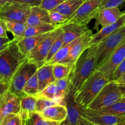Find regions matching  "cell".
<instances>
[{"instance_id":"1","label":"cell","mask_w":125,"mask_h":125,"mask_svg":"<svg viewBox=\"0 0 125 125\" xmlns=\"http://www.w3.org/2000/svg\"><path fill=\"white\" fill-rule=\"evenodd\" d=\"M27 59L20 51L16 40L12 39L0 51V83H9Z\"/></svg>"},{"instance_id":"2","label":"cell","mask_w":125,"mask_h":125,"mask_svg":"<svg viewBox=\"0 0 125 125\" xmlns=\"http://www.w3.org/2000/svg\"><path fill=\"white\" fill-rule=\"evenodd\" d=\"M96 69L95 56L89 53L87 49L73 64L68 77L70 92L74 95Z\"/></svg>"},{"instance_id":"3","label":"cell","mask_w":125,"mask_h":125,"mask_svg":"<svg viewBox=\"0 0 125 125\" xmlns=\"http://www.w3.org/2000/svg\"><path fill=\"white\" fill-rule=\"evenodd\" d=\"M109 81L100 71L94 72L73 95L74 101L82 108H86Z\"/></svg>"},{"instance_id":"4","label":"cell","mask_w":125,"mask_h":125,"mask_svg":"<svg viewBox=\"0 0 125 125\" xmlns=\"http://www.w3.org/2000/svg\"><path fill=\"white\" fill-rule=\"evenodd\" d=\"M125 39V25L115 31L96 45L87 48L88 52L95 56L97 68L106 61Z\"/></svg>"},{"instance_id":"5","label":"cell","mask_w":125,"mask_h":125,"mask_svg":"<svg viewBox=\"0 0 125 125\" xmlns=\"http://www.w3.org/2000/svg\"><path fill=\"white\" fill-rule=\"evenodd\" d=\"M38 68L34 62L27 59L10 81L8 91L17 95L20 99L26 96L23 92L24 85L29 78L37 71Z\"/></svg>"},{"instance_id":"6","label":"cell","mask_w":125,"mask_h":125,"mask_svg":"<svg viewBox=\"0 0 125 125\" xmlns=\"http://www.w3.org/2000/svg\"><path fill=\"white\" fill-rule=\"evenodd\" d=\"M122 97L117 83L114 81H109L91 103L84 109L98 111L113 104Z\"/></svg>"},{"instance_id":"7","label":"cell","mask_w":125,"mask_h":125,"mask_svg":"<svg viewBox=\"0 0 125 125\" xmlns=\"http://www.w3.org/2000/svg\"><path fill=\"white\" fill-rule=\"evenodd\" d=\"M103 0H85L67 22L87 25L97 15Z\"/></svg>"},{"instance_id":"8","label":"cell","mask_w":125,"mask_h":125,"mask_svg":"<svg viewBox=\"0 0 125 125\" xmlns=\"http://www.w3.org/2000/svg\"><path fill=\"white\" fill-rule=\"evenodd\" d=\"M61 31V26L52 31L49 35L44 39L27 57L28 59L34 62L38 68L45 64L48 52L52 43Z\"/></svg>"},{"instance_id":"9","label":"cell","mask_w":125,"mask_h":125,"mask_svg":"<svg viewBox=\"0 0 125 125\" xmlns=\"http://www.w3.org/2000/svg\"><path fill=\"white\" fill-rule=\"evenodd\" d=\"M31 7L18 2H7L0 6V18L26 23Z\"/></svg>"},{"instance_id":"10","label":"cell","mask_w":125,"mask_h":125,"mask_svg":"<svg viewBox=\"0 0 125 125\" xmlns=\"http://www.w3.org/2000/svg\"><path fill=\"white\" fill-rule=\"evenodd\" d=\"M79 115L95 125H115L125 120V116L108 114L81 107H79Z\"/></svg>"},{"instance_id":"11","label":"cell","mask_w":125,"mask_h":125,"mask_svg":"<svg viewBox=\"0 0 125 125\" xmlns=\"http://www.w3.org/2000/svg\"><path fill=\"white\" fill-rule=\"evenodd\" d=\"M125 58V39L111 54L106 61L96 70L101 72L109 81H111L114 71Z\"/></svg>"},{"instance_id":"12","label":"cell","mask_w":125,"mask_h":125,"mask_svg":"<svg viewBox=\"0 0 125 125\" xmlns=\"http://www.w3.org/2000/svg\"><path fill=\"white\" fill-rule=\"evenodd\" d=\"M92 35L93 31L89 29L85 34L78 38L71 48L68 56L61 63L73 64L79 56L89 48Z\"/></svg>"},{"instance_id":"13","label":"cell","mask_w":125,"mask_h":125,"mask_svg":"<svg viewBox=\"0 0 125 125\" xmlns=\"http://www.w3.org/2000/svg\"><path fill=\"white\" fill-rule=\"evenodd\" d=\"M61 28L63 34V46L76 40L89 30L87 25L74 22H65L61 24Z\"/></svg>"},{"instance_id":"14","label":"cell","mask_w":125,"mask_h":125,"mask_svg":"<svg viewBox=\"0 0 125 125\" xmlns=\"http://www.w3.org/2000/svg\"><path fill=\"white\" fill-rule=\"evenodd\" d=\"M122 15L118 7H107L101 9L95 17L94 29H98L100 26L104 27L117 22Z\"/></svg>"},{"instance_id":"15","label":"cell","mask_w":125,"mask_h":125,"mask_svg":"<svg viewBox=\"0 0 125 125\" xmlns=\"http://www.w3.org/2000/svg\"><path fill=\"white\" fill-rule=\"evenodd\" d=\"M65 105L67 109L65 120L59 125H77L79 117V106L73 100V95L69 92L64 99Z\"/></svg>"},{"instance_id":"16","label":"cell","mask_w":125,"mask_h":125,"mask_svg":"<svg viewBox=\"0 0 125 125\" xmlns=\"http://www.w3.org/2000/svg\"><path fill=\"white\" fill-rule=\"evenodd\" d=\"M20 98L9 91L2 95V117L10 114H20Z\"/></svg>"},{"instance_id":"17","label":"cell","mask_w":125,"mask_h":125,"mask_svg":"<svg viewBox=\"0 0 125 125\" xmlns=\"http://www.w3.org/2000/svg\"><path fill=\"white\" fill-rule=\"evenodd\" d=\"M26 24L27 26H34L42 24H52L49 18L48 11L42 8L40 6H34L31 7Z\"/></svg>"},{"instance_id":"18","label":"cell","mask_w":125,"mask_h":125,"mask_svg":"<svg viewBox=\"0 0 125 125\" xmlns=\"http://www.w3.org/2000/svg\"><path fill=\"white\" fill-rule=\"evenodd\" d=\"M39 114L46 120L61 123L67 117V109L65 105L57 104L48 107Z\"/></svg>"},{"instance_id":"19","label":"cell","mask_w":125,"mask_h":125,"mask_svg":"<svg viewBox=\"0 0 125 125\" xmlns=\"http://www.w3.org/2000/svg\"><path fill=\"white\" fill-rule=\"evenodd\" d=\"M52 32V31H51ZM46 32L34 36L24 37L18 40H16L17 43L22 53L26 57L29 56L32 51L51 32Z\"/></svg>"},{"instance_id":"20","label":"cell","mask_w":125,"mask_h":125,"mask_svg":"<svg viewBox=\"0 0 125 125\" xmlns=\"http://www.w3.org/2000/svg\"><path fill=\"white\" fill-rule=\"evenodd\" d=\"M124 25V20H123V16L122 15L120 19L114 24L102 27V28L99 31L95 33V34H93L92 36L91 37V40H90L89 48L96 45V43L101 41L103 39H104L106 37L112 34V32H114L115 31H116L118 28H121V27L123 26Z\"/></svg>"},{"instance_id":"21","label":"cell","mask_w":125,"mask_h":125,"mask_svg":"<svg viewBox=\"0 0 125 125\" xmlns=\"http://www.w3.org/2000/svg\"><path fill=\"white\" fill-rule=\"evenodd\" d=\"M37 74L39 92L45 89L48 85L56 81L52 73V65L46 63L39 67L37 71Z\"/></svg>"},{"instance_id":"22","label":"cell","mask_w":125,"mask_h":125,"mask_svg":"<svg viewBox=\"0 0 125 125\" xmlns=\"http://www.w3.org/2000/svg\"><path fill=\"white\" fill-rule=\"evenodd\" d=\"M37 96H26L20 99V115L22 120V123L30 118L32 114L35 112Z\"/></svg>"},{"instance_id":"23","label":"cell","mask_w":125,"mask_h":125,"mask_svg":"<svg viewBox=\"0 0 125 125\" xmlns=\"http://www.w3.org/2000/svg\"><path fill=\"white\" fill-rule=\"evenodd\" d=\"M3 21L6 25L7 31L12 33L14 40H18L23 39L27 28L25 23L9 20H3Z\"/></svg>"},{"instance_id":"24","label":"cell","mask_w":125,"mask_h":125,"mask_svg":"<svg viewBox=\"0 0 125 125\" xmlns=\"http://www.w3.org/2000/svg\"><path fill=\"white\" fill-rule=\"evenodd\" d=\"M85 0H66L52 10L57 11L69 18Z\"/></svg>"},{"instance_id":"25","label":"cell","mask_w":125,"mask_h":125,"mask_svg":"<svg viewBox=\"0 0 125 125\" xmlns=\"http://www.w3.org/2000/svg\"><path fill=\"white\" fill-rule=\"evenodd\" d=\"M60 26L61 25H54V24H42L34 26H27L23 38L34 36V35H39V34H44V33L50 32H51L56 29Z\"/></svg>"},{"instance_id":"26","label":"cell","mask_w":125,"mask_h":125,"mask_svg":"<svg viewBox=\"0 0 125 125\" xmlns=\"http://www.w3.org/2000/svg\"><path fill=\"white\" fill-rule=\"evenodd\" d=\"M56 87V98L58 103L65 105L64 99L70 92V81L68 78L58 79L54 81Z\"/></svg>"},{"instance_id":"27","label":"cell","mask_w":125,"mask_h":125,"mask_svg":"<svg viewBox=\"0 0 125 125\" xmlns=\"http://www.w3.org/2000/svg\"><path fill=\"white\" fill-rule=\"evenodd\" d=\"M73 64L63 63L52 64V73L55 80L68 78L72 72Z\"/></svg>"},{"instance_id":"28","label":"cell","mask_w":125,"mask_h":125,"mask_svg":"<svg viewBox=\"0 0 125 125\" xmlns=\"http://www.w3.org/2000/svg\"><path fill=\"white\" fill-rule=\"evenodd\" d=\"M98 111L108 114L125 116V97H122L113 104Z\"/></svg>"},{"instance_id":"29","label":"cell","mask_w":125,"mask_h":125,"mask_svg":"<svg viewBox=\"0 0 125 125\" xmlns=\"http://www.w3.org/2000/svg\"><path fill=\"white\" fill-rule=\"evenodd\" d=\"M23 92L26 96H37L39 92L37 72L26 82L23 89Z\"/></svg>"},{"instance_id":"30","label":"cell","mask_w":125,"mask_h":125,"mask_svg":"<svg viewBox=\"0 0 125 125\" xmlns=\"http://www.w3.org/2000/svg\"><path fill=\"white\" fill-rule=\"evenodd\" d=\"M76 40H74V41L72 42L69 43L67 44V45L62 46V47L56 52V54H55L46 63L52 65L54 64V63H61V62H62L67 56H68L71 48H72L73 45H74V43H75ZM46 63H45V64H46Z\"/></svg>"},{"instance_id":"31","label":"cell","mask_w":125,"mask_h":125,"mask_svg":"<svg viewBox=\"0 0 125 125\" xmlns=\"http://www.w3.org/2000/svg\"><path fill=\"white\" fill-rule=\"evenodd\" d=\"M63 34H62V29H61V32H59V35H57V37L54 40V41L52 43V45L51 46L50 51L48 52L47 57H46V61L45 62V63H47L56 54V52L63 46Z\"/></svg>"},{"instance_id":"32","label":"cell","mask_w":125,"mask_h":125,"mask_svg":"<svg viewBox=\"0 0 125 125\" xmlns=\"http://www.w3.org/2000/svg\"><path fill=\"white\" fill-rule=\"evenodd\" d=\"M37 97L45 98L49 100H54L58 103L56 98V87L54 82L50 84L45 89H43L39 93Z\"/></svg>"},{"instance_id":"33","label":"cell","mask_w":125,"mask_h":125,"mask_svg":"<svg viewBox=\"0 0 125 125\" xmlns=\"http://www.w3.org/2000/svg\"><path fill=\"white\" fill-rule=\"evenodd\" d=\"M59 104L57 101L54 100H49L42 97H37L35 105V112L38 113H41L42 112L46 109L48 107L53 105Z\"/></svg>"},{"instance_id":"34","label":"cell","mask_w":125,"mask_h":125,"mask_svg":"<svg viewBox=\"0 0 125 125\" xmlns=\"http://www.w3.org/2000/svg\"><path fill=\"white\" fill-rule=\"evenodd\" d=\"M0 125H23L20 114H10L5 116Z\"/></svg>"},{"instance_id":"35","label":"cell","mask_w":125,"mask_h":125,"mask_svg":"<svg viewBox=\"0 0 125 125\" xmlns=\"http://www.w3.org/2000/svg\"><path fill=\"white\" fill-rule=\"evenodd\" d=\"M49 18L51 23L54 25H61L67 21L68 18L60 12L55 10L48 12Z\"/></svg>"},{"instance_id":"36","label":"cell","mask_w":125,"mask_h":125,"mask_svg":"<svg viewBox=\"0 0 125 125\" xmlns=\"http://www.w3.org/2000/svg\"><path fill=\"white\" fill-rule=\"evenodd\" d=\"M66 0H42L40 7L47 11H51L59 6Z\"/></svg>"},{"instance_id":"37","label":"cell","mask_w":125,"mask_h":125,"mask_svg":"<svg viewBox=\"0 0 125 125\" xmlns=\"http://www.w3.org/2000/svg\"><path fill=\"white\" fill-rule=\"evenodd\" d=\"M125 73V58L123 61L120 63L114 72L112 77H111V81H117L122 77V76Z\"/></svg>"},{"instance_id":"38","label":"cell","mask_w":125,"mask_h":125,"mask_svg":"<svg viewBox=\"0 0 125 125\" xmlns=\"http://www.w3.org/2000/svg\"><path fill=\"white\" fill-rule=\"evenodd\" d=\"M125 2V0H103L100 6V9L107 7H118Z\"/></svg>"},{"instance_id":"39","label":"cell","mask_w":125,"mask_h":125,"mask_svg":"<svg viewBox=\"0 0 125 125\" xmlns=\"http://www.w3.org/2000/svg\"><path fill=\"white\" fill-rule=\"evenodd\" d=\"M30 125H43L45 119L43 118L39 113L34 112L32 114L30 118L27 120Z\"/></svg>"},{"instance_id":"40","label":"cell","mask_w":125,"mask_h":125,"mask_svg":"<svg viewBox=\"0 0 125 125\" xmlns=\"http://www.w3.org/2000/svg\"><path fill=\"white\" fill-rule=\"evenodd\" d=\"M42 0H10L9 2H18L28 5L30 7L39 6L41 3Z\"/></svg>"},{"instance_id":"41","label":"cell","mask_w":125,"mask_h":125,"mask_svg":"<svg viewBox=\"0 0 125 125\" xmlns=\"http://www.w3.org/2000/svg\"><path fill=\"white\" fill-rule=\"evenodd\" d=\"M0 37L8 38L6 25L3 20L1 18H0Z\"/></svg>"},{"instance_id":"42","label":"cell","mask_w":125,"mask_h":125,"mask_svg":"<svg viewBox=\"0 0 125 125\" xmlns=\"http://www.w3.org/2000/svg\"><path fill=\"white\" fill-rule=\"evenodd\" d=\"M11 41V39L9 38H2L0 37V51L3 50Z\"/></svg>"},{"instance_id":"43","label":"cell","mask_w":125,"mask_h":125,"mask_svg":"<svg viewBox=\"0 0 125 125\" xmlns=\"http://www.w3.org/2000/svg\"><path fill=\"white\" fill-rule=\"evenodd\" d=\"M9 83H0V97L8 91Z\"/></svg>"},{"instance_id":"44","label":"cell","mask_w":125,"mask_h":125,"mask_svg":"<svg viewBox=\"0 0 125 125\" xmlns=\"http://www.w3.org/2000/svg\"><path fill=\"white\" fill-rule=\"evenodd\" d=\"M77 125H95L93 124L92 122H90V121H89L88 120H87L86 118H84L83 117L79 115V119H78V123Z\"/></svg>"},{"instance_id":"45","label":"cell","mask_w":125,"mask_h":125,"mask_svg":"<svg viewBox=\"0 0 125 125\" xmlns=\"http://www.w3.org/2000/svg\"><path fill=\"white\" fill-rule=\"evenodd\" d=\"M116 83H117L118 89H119L120 92L122 94V97H125V83H117V82H116Z\"/></svg>"},{"instance_id":"46","label":"cell","mask_w":125,"mask_h":125,"mask_svg":"<svg viewBox=\"0 0 125 125\" xmlns=\"http://www.w3.org/2000/svg\"><path fill=\"white\" fill-rule=\"evenodd\" d=\"M60 125L59 122L46 120H44V123H43V125Z\"/></svg>"},{"instance_id":"47","label":"cell","mask_w":125,"mask_h":125,"mask_svg":"<svg viewBox=\"0 0 125 125\" xmlns=\"http://www.w3.org/2000/svg\"><path fill=\"white\" fill-rule=\"evenodd\" d=\"M2 95L0 97V123L2 120V111H1V106H2Z\"/></svg>"},{"instance_id":"48","label":"cell","mask_w":125,"mask_h":125,"mask_svg":"<svg viewBox=\"0 0 125 125\" xmlns=\"http://www.w3.org/2000/svg\"><path fill=\"white\" fill-rule=\"evenodd\" d=\"M116 82H117V83H125V73L122 76V77H121L118 80H117Z\"/></svg>"},{"instance_id":"49","label":"cell","mask_w":125,"mask_h":125,"mask_svg":"<svg viewBox=\"0 0 125 125\" xmlns=\"http://www.w3.org/2000/svg\"><path fill=\"white\" fill-rule=\"evenodd\" d=\"M9 2H10V0H0V4H1V6Z\"/></svg>"},{"instance_id":"50","label":"cell","mask_w":125,"mask_h":125,"mask_svg":"<svg viewBox=\"0 0 125 125\" xmlns=\"http://www.w3.org/2000/svg\"><path fill=\"white\" fill-rule=\"evenodd\" d=\"M115 125H125V120H123V121H122V122H119V123H118L117 124H116Z\"/></svg>"},{"instance_id":"51","label":"cell","mask_w":125,"mask_h":125,"mask_svg":"<svg viewBox=\"0 0 125 125\" xmlns=\"http://www.w3.org/2000/svg\"><path fill=\"white\" fill-rule=\"evenodd\" d=\"M122 16H123V20H124V24L125 25V10L123 12H122Z\"/></svg>"},{"instance_id":"52","label":"cell","mask_w":125,"mask_h":125,"mask_svg":"<svg viewBox=\"0 0 125 125\" xmlns=\"http://www.w3.org/2000/svg\"><path fill=\"white\" fill-rule=\"evenodd\" d=\"M1 6V4H0V6Z\"/></svg>"}]
</instances>
